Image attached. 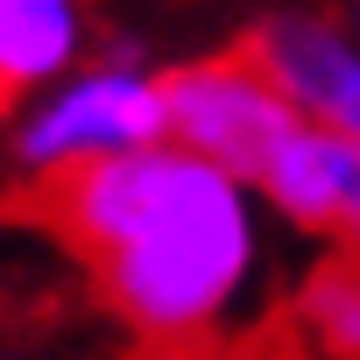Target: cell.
I'll return each instance as SVG.
<instances>
[{
    "instance_id": "obj_6",
    "label": "cell",
    "mask_w": 360,
    "mask_h": 360,
    "mask_svg": "<svg viewBox=\"0 0 360 360\" xmlns=\"http://www.w3.org/2000/svg\"><path fill=\"white\" fill-rule=\"evenodd\" d=\"M85 50V8L78 0H0V106L29 99L36 85H57Z\"/></svg>"
},
{
    "instance_id": "obj_7",
    "label": "cell",
    "mask_w": 360,
    "mask_h": 360,
    "mask_svg": "<svg viewBox=\"0 0 360 360\" xmlns=\"http://www.w3.org/2000/svg\"><path fill=\"white\" fill-rule=\"evenodd\" d=\"M304 325L332 360H360V255L353 248L304 283Z\"/></svg>"
},
{
    "instance_id": "obj_4",
    "label": "cell",
    "mask_w": 360,
    "mask_h": 360,
    "mask_svg": "<svg viewBox=\"0 0 360 360\" xmlns=\"http://www.w3.org/2000/svg\"><path fill=\"white\" fill-rule=\"evenodd\" d=\"M255 191H262L290 226L332 233L339 248L360 255V134L297 120V127L276 141V155L262 162Z\"/></svg>"
},
{
    "instance_id": "obj_1",
    "label": "cell",
    "mask_w": 360,
    "mask_h": 360,
    "mask_svg": "<svg viewBox=\"0 0 360 360\" xmlns=\"http://www.w3.org/2000/svg\"><path fill=\"white\" fill-rule=\"evenodd\" d=\"M36 176L29 212L92 262L99 297L141 339L191 346L240 297L255 269V212L248 184L219 162L176 141H141Z\"/></svg>"
},
{
    "instance_id": "obj_2",
    "label": "cell",
    "mask_w": 360,
    "mask_h": 360,
    "mask_svg": "<svg viewBox=\"0 0 360 360\" xmlns=\"http://www.w3.org/2000/svg\"><path fill=\"white\" fill-rule=\"evenodd\" d=\"M304 113L255 64V50L198 57V64L162 71V127H169V141L191 148V155H205V162H219L226 176H240V184L262 176V162L276 155V141Z\"/></svg>"
},
{
    "instance_id": "obj_5",
    "label": "cell",
    "mask_w": 360,
    "mask_h": 360,
    "mask_svg": "<svg viewBox=\"0 0 360 360\" xmlns=\"http://www.w3.org/2000/svg\"><path fill=\"white\" fill-rule=\"evenodd\" d=\"M255 64L283 85V99L318 120V127H339V134H360V50L325 29V22H269L255 29Z\"/></svg>"
},
{
    "instance_id": "obj_3",
    "label": "cell",
    "mask_w": 360,
    "mask_h": 360,
    "mask_svg": "<svg viewBox=\"0 0 360 360\" xmlns=\"http://www.w3.org/2000/svg\"><path fill=\"white\" fill-rule=\"evenodd\" d=\"M141 141H169V127H162V78L141 71V57L113 50V57L85 64L78 78H64L22 120L15 155H22V169H64V162L141 148Z\"/></svg>"
}]
</instances>
